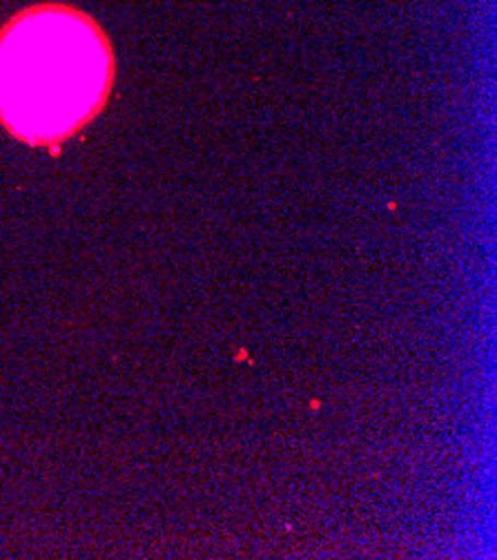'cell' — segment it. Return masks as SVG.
<instances>
[{"label":"cell","instance_id":"cell-1","mask_svg":"<svg viewBox=\"0 0 497 560\" xmlns=\"http://www.w3.org/2000/svg\"><path fill=\"white\" fill-rule=\"evenodd\" d=\"M109 83V45L76 10L32 8L0 32V121L23 141L76 132L100 109Z\"/></svg>","mask_w":497,"mask_h":560}]
</instances>
